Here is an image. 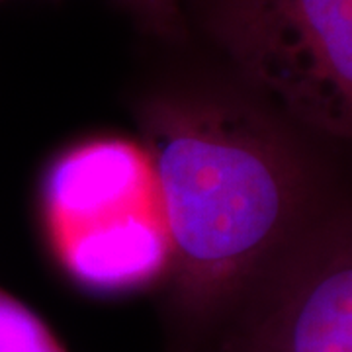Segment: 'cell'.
Instances as JSON below:
<instances>
[{"label": "cell", "instance_id": "cell-1", "mask_svg": "<svg viewBox=\"0 0 352 352\" xmlns=\"http://www.w3.org/2000/svg\"><path fill=\"white\" fill-rule=\"evenodd\" d=\"M143 133L173 243L170 352H194L317 223L311 178L284 127L229 96L157 98Z\"/></svg>", "mask_w": 352, "mask_h": 352}, {"label": "cell", "instance_id": "cell-2", "mask_svg": "<svg viewBox=\"0 0 352 352\" xmlns=\"http://www.w3.org/2000/svg\"><path fill=\"white\" fill-rule=\"evenodd\" d=\"M41 204L51 247L78 286L122 294L170 270V231L143 145L110 138L69 149L50 166Z\"/></svg>", "mask_w": 352, "mask_h": 352}, {"label": "cell", "instance_id": "cell-3", "mask_svg": "<svg viewBox=\"0 0 352 352\" xmlns=\"http://www.w3.org/2000/svg\"><path fill=\"white\" fill-rule=\"evenodd\" d=\"M208 30L288 120L351 138L352 0H214Z\"/></svg>", "mask_w": 352, "mask_h": 352}, {"label": "cell", "instance_id": "cell-4", "mask_svg": "<svg viewBox=\"0 0 352 352\" xmlns=\"http://www.w3.org/2000/svg\"><path fill=\"white\" fill-rule=\"evenodd\" d=\"M194 352H352V252L344 217L317 221L243 292Z\"/></svg>", "mask_w": 352, "mask_h": 352}, {"label": "cell", "instance_id": "cell-5", "mask_svg": "<svg viewBox=\"0 0 352 352\" xmlns=\"http://www.w3.org/2000/svg\"><path fill=\"white\" fill-rule=\"evenodd\" d=\"M0 352H67L38 315L0 288Z\"/></svg>", "mask_w": 352, "mask_h": 352}, {"label": "cell", "instance_id": "cell-6", "mask_svg": "<svg viewBox=\"0 0 352 352\" xmlns=\"http://www.w3.org/2000/svg\"><path fill=\"white\" fill-rule=\"evenodd\" d=\"M133 12L159 34H175L182 0H124Z\"/></svg>", "mask_w": 352, "mask_h": 352}]
</instances>
